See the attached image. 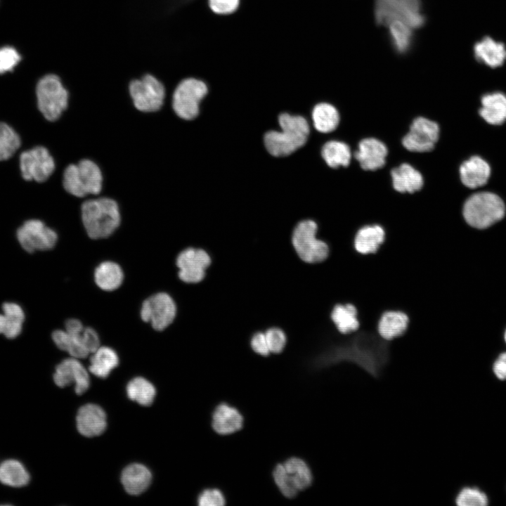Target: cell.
I'll return each mask as SVG.
<instances>
[{
  "label": "cell",
  "mask_w": 506,
  "mask_h": 506,
  "mask_svg": "<svg viewBox=\"0 0 506 506\" xmlns=\"http://www.w3.org/2000/svg\"><path fill=\"white\" fill-rule=\"evenodd\" d=\"M53 380L62 388L74 383L78 395L84 393L90 384L88 372L79 360L73 357L64 359L56 367Z\"/></svg>",
  "instance_id": "2e32d148"
},
{
  "label": "cell",
  "mask_w": 506,
  "mask_h": 506,
  "mask_svg": "<svg viewBox=\"0 0 506 506\" xmlns=\"http://www.w3.org/2000/svg\"><path fill=\"white\" fill-rule=\"evenodd\" d=\"M207 93L206 84L195 78L181 80L176 86L171 98L174 113L184 120H192L199 114V105Z\"/></svg>",
  "instance_id": "9c48e42d"
},
{
  "label": "cell",
  "mask_w": 506,
  "mask_h": 506,
  "mask_svg": "<svg viewBox=\"0 0 506 506\" xmlns=\"http://www.w3.org/2000/svg\"><path fill=\"white\" fill-rule=\"evenodd\" d=\"M20 168L22 176L26 181L42 183L53 174L56 163L47 148L36 146L21 153Z\"/></svg>",
  "instance_id": "7c38bea8"
},
{
  "label": "cell",
  "mask_w": 506,
  "mask_h": 506,
  "mask_svg": "<svg viewBox=\"0 0 506 506\" xmlns=\"http://www.w3.org/2000/svg\"><path fill=\"white\" fill-rule=\"evenodd\" d=\"M128 92L133 107L141 113H157L164 104V85L151 74L132 79L128 85Z\"/></svg>",
  "instance_id": "ba28073f"
},
{
  "label": "cell",
  "mask_w": 506,
  "mask_h": 506,
  "mask_svg": "<svg viewBox=\"0 0 506 506\" xmlns=\"http://www.w3.org/2000/svg\"><path fill=\"white\" fill-rule=\"evenodd\" d=\"M62 185L65 191L75 198L99 195L104 188V174L95 160L83 157L65 168Z\"/></svg>",
  "instance_id": "7a4b0ae2"
},
{
  "label": "cell",
  "mask_w": 506,
  "mask_h": 506,
  "mask_svg": "<svg viewBox=\"0 0 506 506\" xmlns=\"http://www.w3.org/2000/svg\"><path fill=\"white\" fill-rule=\"evenodd\" d=\"M322 156L327 165L332 168L348 166L351 157L348 145L337 141L326 143L322 148Z\"/></svg>",
  "instance_id": "d590c367"
},
{
  "label": "cell",
  "mask_w": 506,
  "mask_h": 506,
  "mask_svg": "<svg viewBox=\"0 0 506 506\" xmlns=\"http://www.w3.org/2000/svg\"><path fill=\"white\" fill-rule=\"evenodd\" d=\"M38 109L49 122L59 119L69 105V92L56 74L41 77L36 86Z\"/></svg>",
  "instance_id": "8992f818"
},
{
  "label": "cell",
  "mask_w": 506,
  "mask_h": 506,
  "mask_svg": "<svg viewBox=\"0 0 506 506\" xmlns=\"http://www.w3.org/2000/svg\"><path fill=\"white\" fill-rule=\"evenodd\" d=\"M373 18L378 27H386L395 19L403 20L400 0H374Z\"/></svg>",
  "instance_id": "e575fe53"
},
{
  "label": "cell",
  "mask_w": 506,
  "mask_h": 506,
  "mask_svg": "<svg viewBox=\"0 0 506 506\" xmlns=\"http://www.w3.org/2000/svg\"><path fill=\"white\" fill-rule=\"evenodd\" d=\"M408 323L409 318L406 313L396 311H387L379 320L378 333L384 339L392 340L404 334Z\"/></svg>",
  "instance_id": "83f0119b"
},
{
  "label": "cell",
  "mask_w": 506,
  "mask_h": 506,
  "mask_svg": "<svg viewBox=\"0 0 506 506\" xmlns=\"http://www.w3.org/2000/svg\"><path fill=\"white\" fill-rule=\"evenodd\" d=\"M312 119L315 128L318 131L328 133L337 128L339 116L334 106L329 103H321L314 107Z\"/></svg>",
  "instance_id": "836d02e7"
},
{
  "label": "cell",
  "mask_w": 506,
  "mask_h": 506,
  "mask_svg": "<svg viewBox=\"0 0 506 506\" xmlns=\"http://www.w3.org/2000/svg\"><path fill=\"white\" fill-rule=\"evenodd\" d=\"M504 339H505V342H506V330H505V334H504Z\"/></svg>",
  "instance_id": "7dc6e473"
},
{
  "label": "cell",
  "mask_w": 506,
  "mask_h": 506,
  "mask_svg": "<svg viewBox=\"0 0 506 506\" xmlns=\"http://www.w3.org/2000/svg\"><path fill=\"white\" fill-rule=\"evenodd\" d=\"M357 314V310L353 304H337L332 311L331 318L338 331L346 335L358 329Z\"/></svg>",
  "instance_id": "d6a6232c"
},
{
  "label": "cell",
  "mask_w": 506,
  "mask_h": 506,
  "mask_svg": "<svg viewBox=\"0 0 506 506\" xmlns=\"http://www.w3.org/2000/svg\"><path fill=\"white\" fill-rule=\"evenodd\" d=\"M118 364L117 353L110 347L100 346L91 353L89 370L94 375L105 378Z\"/></svg>",
  "instance_id": "f546056e"
},
{
  "label": "cell",
  "mask_w": 506,
  "mask_h": 506,
  "mask_svg": "<svg viewBox=\"0 0 506 506\" xmlns=\"http://www.w3.org/2000/svg\"><path fill=\"white\" fill-rule=\"evenodd\" d=\"M30 474L24 465L16 460H6L0 464V481L11 487H22L30 481Z\"/></svg>",
  "instance_id": "1f68e13d"
},
{
  "label": "cell",
  "mask_w": 506,
  "mask_h": 506,
  "mask_svg": "<svg viewBox=\"0 0 506 506\" xmlns=\"http://www.w3.org/2000/svg\"><path fill=\"white\" fill-rule=\"evenodd\" d=\"M243 417L235 407L226 403H219L212 415V427L220 435H229L242 428Z\"/></svg>",
  "instance_id": "44dd1931"
},
{
  "label": "cell",
  "mask_w": 506,
  "mask_h": 506,
  "mask_svg": "<svg viewBox=\"0 0 506 506\" xmlns=\"http://www.w3.org/2000/svg\"><path fill=\"white\" fill-rule=\"evenodd\" d=\"M495 375L500 380L506 379V352L500 353L493 365Z\"/></svg>",
  "instance_id": "bcb514c9"
},
{
  "label": "cell",
  "mask_w": 506,
  "mask_h": 506,
  "mask_svg": "<svg viewBox=\"0 0 506 506\" xmlns=\"http://www.w3.org/2000/svg\"><path fill=\"white\" fill-rule=\"evenodd\" d=\"M505 213L502 199L497 195L483 192L470 196L463 207L466 222L476 228H486L501 220Z\"/></svg>",
  "instance_id": "52a82bcc"
},
{
  "label": "cell",
  "mask_w": 506,
  "mask_h": 506,
  "mask_svg": "<svg viewBox=\"0 0 506 506\" xmlns=\"http://www.w3.org/2000/svg\"><path fill=\"white\" fill-rule=\"evenodd\" d=\"M283 464L299 492L311 486L313 476L309 465L305 460L300 458L291 457Z\"/></svg>",
  "instance_id": "4dcf8cb0"
},
{
  "label": "cell",
  "mask_w": 506,
  "mask_h": 506,
  "mask_svg": "<svg viewBox=\"0 0 506 506\" xmlns=\"http://www.w3.org/2000/svg\"><path fill=\"white\" fill-rule=\"evenodd\" d=\"M391 176L394 189L400 193H413L423 185L422 174L407 163L393 169Z\"/></svg>",
  "instance_id": "484cf974"
},
{
  "label": "cell",
  "mask_w": 506,
  "mask_h": 506,
  "mask_svg": "<svg viewBox=\"0 0 506 506\" xmlns=\"http://www.w3.org/2000/svg\"><path fill=\"white\" fill-rule=\"evenodd\" d=\"M17 239L21 247L31 253L53 248L58 241V235L42 221L30 219L18 229Z\"/></svg>",
  "instance_id": "4fadbf2b"
},
{
  "label": "cell",
  "mask_w": 506,
  "mask_h": 506,
  "mask_svg": "<svg viewBox=\"0 0 506 506\" xmlns=\"http://www.w3.org/2000/svg\"><path fill=\"white\" fill-rule=\"evenodd\" d=\"M140 314L143 322L150 323L157 331H162L174 320L176 306L169 294L157 292L143 301Z\"/></svg>",
  "instance_id": "8fae6325"
},
{
  "label": "cell",
  "mask_w": 506,
  "mask_h": 506,
  "mask_svg": "<svg viewBox=\"0 0 506 506\" xmlns=\"http://www.w3.org/2000/svg\"><path fill=\"white\" fill-rule=\"evenodd\" d=\"M387 149L380 141L368 138L362 140L355 157L364 170L374 171L382 167L385 164Z\"/></svg>",
  "instance_id": "ffe728a7"
},
{
  "label": "cell",
  "mask_w": 506,
  "mask_h": 506,
  "mask_svg": "<svg viewBox=\"0 0 506 506\" xmlns=\"http://www.w3.org/2000/svg\"><path fill=\"white\" fill-rule=\"evenodd\" d=\"M124 277L121 266L112 261L101 262L93 273L96 285L100 290L106 292L118 289L124 281Z\"/></svg>",
  "instance_id": "d4e9b609"
},
{
  "label": "cell",
  "mask_w": 506,
  "mask_h": 506,
  "mask_svg": "<svg viewBox=\"0 0 506 506\" xmlns=\"http://www.w3.org/2000/svg\"><path fill=\"white\" fill-rule=\"evenodd\" d=\"M278 122L281 131H271L266 134L264 143L268 153L275 157L288 155L304 145L309 134V126L301 116L283 113Z\"/></svg>",
  "instance_id": "277c9868"
},
{
  "label": "cell",
  "mask_w": 506,
  "mask_h": 506,
  "mask_svg": "<svg viewBox=\"0 0 506 506\" xmlns=\"http://www.w3.org/2000/svg\"><path fill=\"white\" fill-rule=\"evenodd\" d=\"M491 169L488 164L478 156L464 162L460 168L462 183L468 188H476L484 186L488 180Z\"/></svg>",
  "instance_id": "7402d4cb"
},
{
  "label": "cell",
  "mask_w": 506,
  "mask_h": 506,
  "mask_svg": "<svg viewBox=\"0 0 506 506\" xmlns=\"http://www.w3.org/2000/svg\"><path fill=\"white\" fill-rule=\"evenodd\" d=\"M384 231L380 226H366L357 232L354 239V247L362 254L375 253L384 242Z\"/></svg>",
  "instance_id": "f1b7e54d"
},
{
  "label": "cell",
  "mask_w": 506,
  "mask_h": 506,
  "mask_svg": "<svg viewBox=\"0 0 506 506\" xmlns=\"http://www.w3.org/2000/svg\"><path fill=\"white\" fill-rule=\"evenodd\" d=\"M197 504L200 506H223L226 504V498L220 489L208 488L199 494Z\"/></svg>",
  "instance_id": "b9f144b4"
},
{
  "label": "cell",
  "mask_w": 506,
  "mask_h": 506,
  "mask_svg": "<svg viewBox=\"0 0 506 506\" xmlns=\"http://www.w3.org/2000/svg\"><path fill=\"white\" fill-rule=\"evenodd\" d=\"M56 346L67 352L71 357L86 358L100 346V338L96 331L85 327L77 318H70L65 323V330H56L52 333Z\"/></svg>",
  "instance_id": "5b68a950"
},
{
  "label": "cell",
  "mask_w": 506,
  "mask_h": 506,
  "mask_svg": "<svg viewBox=\"0 0 506 506\" xmlns=\"http://www.w3.org/2000/svg\"><path fill=\"white\" fill-rule=\"evenodd\" d=\"M385 27L387 29L388 41L393 51L399 56L408 55L415 45V30L400 19L391 21Z\"/></svg>",
  "instance_id": "d6986e66"
},
{
  "label": "cell",
  "mask_w": 506,
  "mask_h": 506,
  "mask_svg": "<svg viewBox=\"0 0 506 506\" xmlns=\"http://www.w3.org/2000/svg\"><path fill=\"white\" fill-rule=\"evenodd\" d=\"M20 145L18 134L7 124L0 122V161L11 157Z\"/></svg>",
  "instance_id": "74e56055"
},
{
  "label": "cell",
  "mask_w": 506,
  "mask_h": 506,
  "mask_svg": "<svg viewBox=\"0 0 506 506\" xmlns=\"http://www.w3.org/2000/svg\"><path fill=\"white\" fill-rule=\"evenodd\" d=\"M475 60L488 67L497 68L506 62V45L491 36H485L473 46Z\"/></svg>",
  "instance_id": "e0dca14e"
},
{
  "label": "cell",
  "mask_w": 506,
  "mask_h": 506,
  "mask_svg": "<svg viewBox=\"0 0 506 506\" xmlns=\"http://www.w3.org/2000/svg\"><path fill=\"white\" fill-rule=\"evenodd\" d=\"M273 479L274 482L285 498H293L299 493L291 481L283 463L275 465L273 471Z\"/></svg>",
  "instance_id": "ab89813d"
},
{
  "label": "cell",
  "mask_w": 506,
  "mask_h": 506,
  "mask_svg": "<svg viewBox=\"0 0 506 506\" xmlns=\"http://www.w3.org/2000/svg\"><path fill=\"white\" fill-rule=\"evenodd\" d=\"M479 113L489 124H502L506 120V96L501 92L483 96Z\"/></svg>",
  "instance_id": "4316f807"
},
{
  "label": "cell",
  "mask_w": 506,
  "mask_h": 506,
  "mask_svg": "<svg viewBox=\"0 0 506 506\" xmlns=\"http://www.w3.org/2000/svg\"><path fill=\"white\" fill-rule=\"evenodd\" d=\"M252 349L258 354L266 356L270 353L264 333L255 334L251 340Z\"/></svg>",
  "instance_id": "f6af8a7d"
},
{
  "label": "cell",
  "mask_w": 506,
  "mask_h": 506,
  "mask_svg": "<svg viewBox=\"0 0 506 506\" xmlns=\"http://www.w3.org/2000/svg\"><path fill=\"white\" fill-rule=\"evenodd\" d=\"M76 423L77 430L82 435L86 437L99 436L106 429V415L99 406L86 404L79 409Z\"/></svg>",
  "instance_id": "ac0fdd59"
},
{
  "label": "cell",
  "mask_w": 506,
  "mask_h": 506,
  "mask_svg": "<svg viewBox=\"0 0 506 506\" xmlns=\"http://www.w3.org/2000/svg\"><path fill=\"white\" fill-rule=\"evenodd\" d=\"M152 475L150 470L141 464H131L125 467L121 475V481L125 491L131 495H139L150 484Z\"/></svg>",
  "instance_id": "603a6c76"
},
{
  "label": "cell",
  "mask_w": 506,
  "mask_h": 506,
  "mask_svg": "<svg viewBox=\"0 0 506 506\" xmlns=\"http://www.w3.org/2000/svg\"><path fill=\"white\" fill-rule=\"evenodd\" d=\"M438 124L424 117H417L412 123L409 132L402 140L403 145L412 152L432 150L439 138Z\"/></svg>",
  "instance_id": "5bb4252c"
},
{
  "label": "cell",
  "mask_w": 506,
  "mask_h": 506,
  "mask_svg": "<svg viewBox=\"0 0 506 506\" xmlns=\"http://www.w3.org/2000/svg\"><path fill=\"white\" fill-rule=\"evenodd\" d=\"M210 262V257L205 250L187 248L181 252L176 258L178 275L185 283H198L204 278L205 269Z\"/></svg>",
  "instance_id": "9a60e30c"
},
{
  "label": "cell",
  "mask_w": 506,
  "mask_h": 506,
  "mask_svg": "<svg viewBox=\"0 0 506 506\" xmlns=\"http://www.w3.org/2000/svg\"><path fill=\"white\" fill-rule=\"evenodd\" d=\"M126 393L129 398L144 406L153 403L156 391L154 386L143 377H136L127 384Z\"/></svg>",
  "instance_id": "8d00e7d4"
},
{
  "label": "cell",
  "mask_w": 506,
  "mask_h": 506,
  "mask_svg": "<svg viewBox=\"0 0 506 506\" xmlns=\"http://www.w3.org/2000/svg\"><path fill=\"white\" fill-rule=\"evenodd\" d=\"M454 501L458 506H486L488 504L486 494L474 486L460 488L455 496Z\"/></svg>",
  "instance_id": "f35d334b"
},
{
  "label": "cell",
  "mask_w": 506,
  "mask_h": 506,
  "mask_svg": "<svg viewBox=\"0 0 506 506\" xmlns=\"http://www.w3.org/2000/svg\"><path fill=\"white\" fill-rule=\"evenodd\" d=\"M389 349L377 342L357 340L350 345L336 349L325 365L349 362L357 365L372 377L377 379L389 361Z\"/></svg>",
  "instance_id": "3957f363"
},
{
  "label": "cell",
  "mask_w": 506,
  "mask_h": 506,
  "mask_svg": "<svg viewBox=\"0 0 506 506\" xmlns=\"http://www.w3.org/2000/svg\"><path fill=\"white\" fill-rule=\"evenodd\" d=\"M80 218L86 235L92 240L110 237L122 221L117 201L107 195L83 201L80 205Z\"/></svg>",
  "instance_id": "6da1fadb"
},
{
  "label": "cell",
  "mask_w": 506,
  "mask_h": 506,
  "mask_svg": "<svg viewBox=\"0 0 506 506\" xmlns=\"http://www.w3.org/2000/svg\"><path fill=\"white\" fill-rule=\"evenodd\" d=\"M265 337L270 352L279 353L283 350L286 344V337L281 330L269 329L266 332Z\"/></svg>",
  "instance_id": "7bdbcfd3"
},
{
  "label": "cell",
  "mask_w": 506,
  "mask_h": 506,
  "mask_svg": "<svg viewBox=\"0 0 506 506\" xmlns=\"http://www.w3.org/2000/svg\"><path fill=\"white\" fill-rule=\"evenodd\" d=\"M0 313V334L8 339L17 337L22 332L25 320L22 308L14 302H5Z\"/></svg>",
  "instance_id": "cb8c5ba5"
},
{
  "label": "cell",
  "mask_w": 506,
  "mask_h": 506,
  "mask_svg": "<svg viewBox=\"0 0 506 506\" xmlns=\"http://www.w3.org/2000/svg\"><path fill=\"white\" fill-rule=\"evenodd\" d=\"M317 230L313 221L305 220L301 221L294 231L293 245L299 257L305 262H321L328 256L326 243L316 238Z\"/></svg>",
  "instance_id": "30bf717a"
},
{
  "label": "cell",
  "mask_w": 506,
  "mask_h": 506,
  "mask_svg": "<svg viewBox=\"0 0 506 506\" xmlns=\"http://www.w3.org/2000/svg\"><path fill=\"white\" fill-rule=\"evenodd\" d=\"M240 0H209L211 10L221 15L230 14L238 7Z\"/></svg>",
  "instance_id": "ee69618b"
},
{
  "label": "cell",
  "mask_w": 506,
  "mask_h": 506,
  "mask_svg": "<svg viewBox=\"0 0 506 506\" xmlns=\"http://www.w3.org/2000/svg\"><path fill=\"white\" fill-rule=\"evenodd\" d=\"M20 60V55L13 47L0 48V74L11 72Z\"/></svg>",
  "instance_id": "60d3db41"
}]
</instances>
